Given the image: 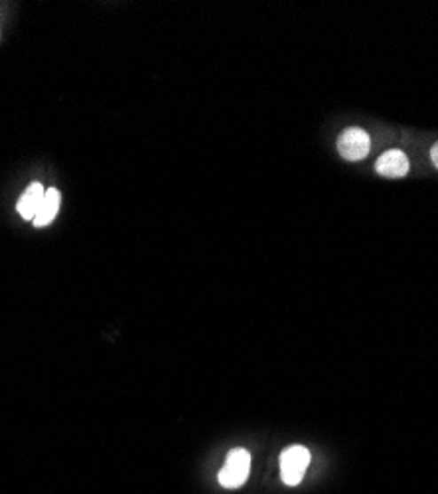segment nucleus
<instances>
[{
	"label": "nucleus",
	"mask_w": 438,
	"mask_h": 494,
	"mask_svg": "<svg viewBox=\"0 0 438 494\" xmlns=\"http://www.w3.org/2000/svg\"><path fill=\"white\" fill-rule=\"evenodd\" d=\"M251 473V455L241 447L231 449L225 457L223 469L219 471L217 481L223 489H239L249 479Z\"/></svg>",
	"instance_id": "f257e3e1"
},
{
	"label": "nucleus",
	"mask_w": 438,
	"mask_h": 494,
	"mask_svg": "<svg viewBox=\"0 0 438 494\" xmlns=\"http://www.w3.org/2000/svg\"><path fill=\"white\" fill-rule=\"evenodd\" d=\"M310 465V451L302 445H291L280 453V474L288 487H296L304 479Z\"/></svg>",
	"instance_id": "f03ea898"
},
{
	"label": "nucleus",
	"mask_w": 438,
	"mask_h": 494,
	"mask_svg": "<svg viewBox=\"0 0 438 494\" xmlns=\"http://www.w3.org/2000/svg\"><path fill=\"white\" fill-rule=\"evenodd\" d=\"M370 135H367L364 129L349 127L338 137V153L349 162L365 159L367 153H370Z\"/></svg>",
	"instance_id": "7ed1b4c3"
},
{
	"label": "nucleus",
	"mask_w": 438,
	"mask_h": 494,
	"mask_svg": "<svg viewBox=\"0 0 438 494\" xmlns=\"http://www.w3.org/2000/svg\"><path fill=\"white\" fill-rule=\"evenodd\" d=\"M375 169H378L379 175L385 178H403L409 175L411 162L405 153L393 149L381 154L378 164H375Z\"/></svg>",
	"instance_id": "20e7f679"
},
{
	"label": "nucleus",
	"mask_w": 438,
	"mask_h": 494,
	"mask_svg": "<svg viewBox=\"0 0 438 494\" xmlns=\"http://www.w3.org/2000/svg\"><path fill=\"white\" fill-rule=\"evenodd\" d=\"M43 196H46V188H43L40 182H34L28 188L24 190V194L20 196L19 200V214L22 216L24 220H34L36 218V214L40 210V206L43 202Z\"/></svg>",
	"instance_id": "39448f33"
},
{
	"label": "nucleus",
	"mask_w": 438,
	"mask_h": 494,
	"mask_svg": "<svg viewBox=\"0 0 438 494\" xmlns=\"http://www.w3.org/2000/svg\"><path fill=\"white\" fill-rule=\"evenodd\" d=\"M59 204H61V196L56 188H48L46 190V196H43V202L40 206V210L36 214V218H34V225L36 228H43V225H50L51 222L56 220L58 210H59Z\"/></svg>",
	"instance_id": "423d86ee"
},
{
	"label": "nucleus",
	"mask_w": 438,
	"mask_h": 494,
	"mask_svg": "<svg viewBox=\"0 0 438 494\" xmlns=\"http://www.w3.org/2000/svg\"><path fill=\"white\" fill-rule=\"evenodd\" d=\"M431 159H433V164L438 169V143H434V146L431 149Z\"/></svg>",
	"instance_id": "0eeeda50"
}]
</instances>
